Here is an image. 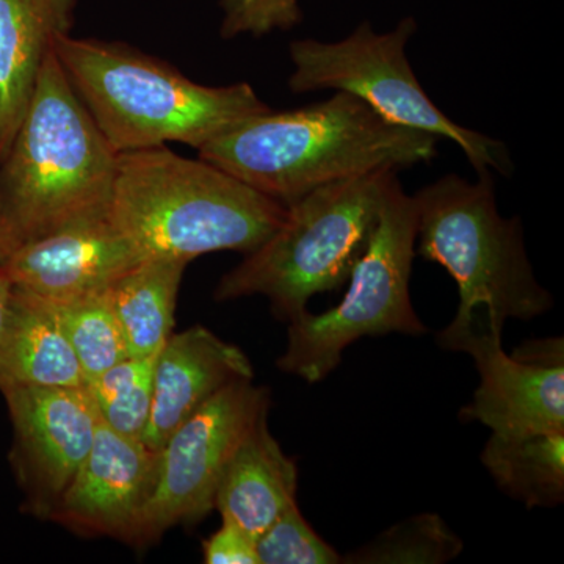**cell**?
Returning a JSON list of instances; mask_svg holds the SVG:
<instances>
[{
    "label": "cell",
    "instance_id": "6da1fadb",
    "mask_svg": "<svg viewBox=\"0 0 564 564\" xmlns=\"http://www.w3.org/2000/svg\"><path fill=\"white\" fill-rule=\"evenodd\" d=\"M198 152L288 207L334 182L432 162L437 137L392 124L362 99L336 91L302 109L252 117Z\"/></svg>",
    "mask_w": 564,
    "mask_h": 564
},
{
    "label": "cell",
    "instance_id": "7a4b0ae2",
    "mask_svg": "<svg viewBox=\"0 0 564 564\" xmlns=\"http://www.w3.org/2000/svg\"><path fill=\"white\" fill-rule=\"evenodd\" d=\"M415 254L440 263L458 285L454 321L437 336L445 350L464 351L480 337L502 336L505 322L533 321L554 300L529 261L521 220L497 209L491 172L470 182L447 174L413 196Z\"/></svg>",
    "mask_w": 564,
    "mask_h": 564
},
{
    "label": "cell",
    "instance_id": "3957f363",
    "mask_svg": "<svg viewBox=\"0 0 564 564\" xmlns=\"http://www.w3.org/2000/svg\"><path fill=\"white\" fill-rule=\"evenodd\" d=\"M63 70L117 154L199 148L240 122L272 110L250 84L207 87L169 63L117 41L57 36Z\"/></svg>",
    "mask_w": 564,
    "mask_h": 564
},
{
    "label": "cell",
    "instance_id": "277c9868",
    "mask_svg": "<svg viewBox=\"0 0 564 564\" xmlns=\"http://www.w3.org/2000/svg\"><path fill=\"white\" fill-rule=\"evenodd\" d=\"M285 210L203 159L155 147L118 154L107 215L144 258L188 263L214 251H254Z\"/></svg>",
    "mask_w": 564,
    "mask_h": 564
},
{
    "label": "cell",
    "instance_id": "5b68a950",
    "mask_svg": "<svg viewBox=\"0 0 564 564\" xmlns=\"http://www.w3.org/2000/svg\"><path fill=\"white\" fill-rule=\"evenodd\" d=\"M117 159L52 47L0 161V196L20 243L106 217Z\"/></svg>",
    "mask_w": 564,
    "mask_h": 564
},
{
    "label": "cell",
    "instance_id": "8992f818",
    "mask_svg": "<svg viewBox=\"0 0 564 564\" xmlns=\"http://www.w3.org/2000/svg\"><path fill=\"white\" fill-rule=\"evenodd\" d=\"M392 173L334 182L288 206L276 231L221 278L215 300L262 295L291 322L314 295L339 291L369 247Z\"/></svg>",
    "mask_w": 564,
    "mask_h": 564
},
{
    "label": "cell",
    "instance_id": "52a82bcc",
    "mask_svg": "<svg viewBox=\"0 0 564 564\" xmlns=\"http://www.w3.org/2000/svg\"><path fill=\"white\" fill-rule=\"evenodd\" d=\"M415 236L414 198L403 192L397 173H392L377 228L352 267L343 302L323 314L304 311L289 322L288 348L278 359L281 372L318 383L336 370L343 352L362 337L426 333L410 295Z\"/></svg>",
    "mask_w": 564,
    "mask_h": 564
},
{
    "label": "cell",
    "instance_id": "ba28073f",
    "mask_svg": "<svg viewBox=\"0 0 564 564\" xmlns=\"http://www.w3.org/2000/svg\"><path fill=\"white\" fill-rule=\"evenodd\" d=\"M415 31L414 18L408 17L391 32L377 33L370 22H362L347 39L332 43L293 41L289 88L293 95L350 93L392 124L454 141L477 174L496 170L510 176L513 162L502 141L451 120L423 90L406 55Z\"/></svg>",
    "mask_w": 564,
    "mask_h": 564
},
{
    "label": "cell",
    "instance_id": "9c48e42d",
    "mask_svg": "<svg viewBox=\"0 0 564 564\" xmlns=\"http://www.w3.org/2000/svg\"><path fill=\"white\" fill-rule=\"evenodd\" d=\"M269 411V389L237 380L182 422L158 451L154 488L131 544L152 543L173 527L206 518L226 466Z\"/></svg>",
    "mask_w": 564,
    "mask_h": 564
},
{
    "label": "cell",
    "instance_id": "30bf717a",
    "mask_svg": "<svg viewBox=\"0 0 564 564\" xmlns=\"http://www.w3.org/2000/svg\"><path fill=\"white\" fill-rule=\"evenodd\" d=\"M13 423L11 462L31 513L50 518L90 454L99 423L87 386L0 388Z\"/></svg>",
    "mask_w": 564,
    "mask_h": 564
},
{
    "label": "cell",
    "instance_id": "8fae6325",
    "mask_svg": "<svg viewBox=\"0 0 564 564\" xmlns=\"http://www.w3.org/2000/svg\"><path fill=\"white\" fill-rule=\"evenodd\" d=\"M473 356L480 386L463 408V422H480L502 436L564 433V345L562 337L532 340L508 356L502 336L475 339Z\"/></svg>",
    "mask_w": 564,
    "mask_h": 564
},
{
    "label": "cell",
    "instance_id": "7c38bea8",
    "mask_svg": "<svg viewBox=\"0 0 564 564\" xmlns=\"http://www.w3.org/2000/svg\"><path fill=\"white\" fill-rule=\"evenodd\" d=\"M143 259L106 215L21 243L0 269L18 291L65 303L106 292Z\"/></svg>",
    "mask_w": 564,
    "mask_h": 564
},
{
    "label": "cell",
    "instance_id": "4fadbf2b",
    "mask_svg": "<svg viewBox=\"0 0 564 564\" xmlns=\"http://www.w3.org/2000/svg\"><path fill=\"white\" fill-rule=\"evenodd\" d=\"M158 452L111 430L99 419L90 454L50 519L80 534L131 544L154 488Z\"/></svg>",
    "mask_w": 564,
    "mask_h": 564
},
{
    "label": "cell",
    "instance_id": "5bb4252c",
    "mask_svg": "<svg viewBox=\"0 0 564 564\" xmlns=\"http://www.w3.org/2000/svg\"><path fill=\"white\" fill-rule=\"evenodd\" d=\"M252 378L248 356L210 329L193 326L172 334L155 358L150 422L141 443L158 452L215 393L234 381Z\"/></svg>",
    "mask_w": 564,
    "mask_h": 564
},
{
    "label": "cell",
    "instance_id": "9a60e30c",
    "mask_svg": "<svg viewBox=\"0 0 564 564\" xmlns=\"http://www.w3.org/2000/svg\"><path fill=\"white\" fill-rule=\"evenodd\" d=\"M76 0H0V161L57 36L73 28Z\"/></svg>",
    "mask_w": 564,
    "mask_h": 564
},
{
    "label": "cell",
    "instance_id": "2e32d148",
    "mask_svg": "<svg viewBox=\"0 0 564 564\" xmlns=\"http://www.w3.org/2000/svg\"><path fill=\"white\" fill-rule=\"evenodd\" d=\"M299 469L269 430L263 415L232 455L215 492L214 510L250 536H259L296 502Z\"/></svg>",
    "mask_w": 564,
    "mask_h": 564
},
{
    "label": "cell",
    "instance_id": "e0dca14e",
    "mask_svg": "<svg viewBox=\"0 0 564 564\" xmlns=\"http://www.w3.org/2000/svg\"><path fill=\"white\" fill-rule=\"evenodd\" d=\"M3 386H87L54 304L14 288L0 340V388Z\"/></svg>",
    "mask_w": 564,
    "mask_h": 564
},
{
    "label": "cell",
    "instance_id": "ac0fdd59",
    "mask_svg": "<svg viewBox=\"0 0 564 564\" xmlns=\"http://www.w3.org/2000/svg\"><path fill=\"white\" fill-rule=\"evenodd\" d=\"M187 265L180 259L147 258L107 289L129 358L155 355L172 336Z\"/></svg>",
    "mask_w": 564,
    "mask_h": 564
},
{
    "label": "cell",
    "instance_id": "d6986e66",
    "mask_svg": "<svg viewBox=\"0 0 564 564\" xmlns=\"http://www.w3.org/2000/svg\"><path fill=\"white\" fill-rule=\"evenodd\" d=\"M481 463L496 485L527 508H552L563 502L564 433H492L481 452Z\"/></svg>",
    "mask_w": 564,
    "mask_h": 564
},
{
    "label": "cell",
    "instance_id": "ffe728a7",
    "mask_svg": "<svg viewBox=\"0 0 564 564\" xmlns=\"http://www.w3.org/2000/svg\"><path fill=\"white\" fill-rule=\"evenodd\" d=\"M52 304L57 310L63 332L76 352L87 384L129 358L107 291Z\"/></svg>",
    "mask_w": 564,
    "mask_h": 564
},
{
    "label": "cell",
    "instance_id": "44dd1931",
    "mask_svg": "<svg viewBox=\"0 0 564 564\" xmlns=\"http://www.w3.org/2000/svg\"><path fill=\"white\" fill-rule=\"evenodd\" d=\"M158 352L124 359L87 384L101 422L132 440L141 441L150 422Z\"/></svg>",
    "mask_w": 564,
    "mask_h": 564
},
{
    "label": "cell",
    "instance_id": "7402d4cb",
    "mask_svg": "<svg viewBox=\"0 0 564 564\" xmlns=\"http://www.w3.org/2000/svg\"><path fill=\"white\" fill-rule=\"evenodd\" d=\"M463 541L437 514L414 516L386 530L372 543L351 552L345 563L441 564L456 558Z\"/></svg>",
    "mask_w": 564,
    "mask_h": 564
},
{
    "label": "cell",
    "instance_id": "603a6c76",
    "mask_svg": "<svg viewBox=\"0 0 564 564\" xmlns=\"http://www.w3.org/2000/svg\"><path fill=\"white\" fill-rule=\"evenodd\" d=\"M259 564H336L343 556L318 536L293 502L254 541Z\"/></svg>",
    "mask_w": 564,
    "mask_h": 564
},
{
    "label": "cell",
    "instance_id": "cb8c5ba5",
    "mask_svg": "<svg viewBox=\"0 0 564 564\" xmlns=\"http://www.w3.org/2000/svg\"><path fill=\"white\" fill-rule=\"evenodd\" d=\"M223 39L291 31L303 20L299 0H221Z\"/></svg>",
    "mask_w": 564,
    "mask_h": 564
},
{
    "label": "cell",
    "instance_id": "d4e9b609",
    "mask_svg": "<svg viewBox=\"0 0 564 564\" xmlns=\"http://www.w3.org/2000/svg\"><path fill=\"white\" fill-rule=\"evenodd\" d=\"M203 555L207 564H259L254 538L228 519L204 541Z\"/></svg>",
    "mask_w": 564,
    "mask_h": 564
},
{
    "label": "cell",
    "instance_id": "484cf974",
    "mask_svg": "<svg viewBox=\"0 0 564 564\" xmlns=\"http://www.w3.org/2000/svg\"><path fill=\"white\" fill-rule=\"evenodd\" d=\"M20 239L14 232L6 206H3L2 196H0V265L7 261V258L20 247Z\"/></svg>",
    "mask_w": 564,
    "mask_h": 564
},
{
    "label": "cell",
    "instance_id": "4316f807",
    "mask_svg": "<svg viewBox=\"0 0 564 564\" xmlns=\"http://www.w3.org/2000/svg\"><path fill=\"white\" fill-rule=\"evenodd\" d=\"M11 296H13V285L0 269V340H2L7 322H9Z\"/></svg>",
    "mask_w": 564,
    "mask_h": 564
}]
</instances>
